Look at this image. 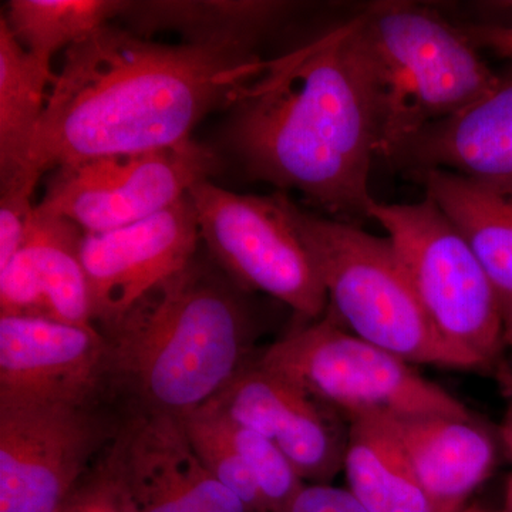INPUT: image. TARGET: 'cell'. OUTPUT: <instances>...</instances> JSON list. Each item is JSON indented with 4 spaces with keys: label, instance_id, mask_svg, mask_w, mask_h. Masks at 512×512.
I'll use <instances>...</instances> for the list:
<instances>
[{
    "label": "cell",
    "instance_id": "obj_21",
    "mask_svg": "<svg viewBox=\"0 0 512 512\" xmlns=\"http://www.w3.org/2000/svg\"><path fill=\"white\" fill-rule=\"evenodd\" d=\"M56 74L28 52L0 18V190L37 185L28 178L30 150Z\"/></svg>",
    "mask_w": 512,
    "mask_h": 512
},
{
    "label": "cell",
    "instance_id": "obj_32",
    "mask_svg": "<svg viewBox=\"0 0 512 512\" xmlns=\"http://www.w3.org/2000/svg\"><path fill=\"white\" fill-rule=\"evenodd\" d=\"M458 512H498L491 508L483 507V505H467L466 508Z\"/></svg>",
    "mask_w": 512,
    "mask_h": 512
},
{
    "label": "cell",
    "instance_id": "obj_15",
    "mask_svg": "<svg viewBox=\"0 0 512 512\" xmlns=\"http://www.w3.org/2000/svg\"><path fill=\"white\" fill-rule=\"evenodd\" d=\"M83 237L76 222L36 205L22 247L0 272V316L94 326Z\"/></svg>",
    "mask_w": 512,
    "mask_h": 512
},
{
    "label": "cell",
    "instance_id": "obj_17",
    "mask_svg": "<svg viewBox=\"0 0 512 512\" xmlns=\"http://www.w3.org/2000/svg\"><path fill=\"white\" fill-rule=\"evenodd\" d=\"M433 503L441 512L467 507L497 464V444L473 416L387 417Z\"/></svg>",
    "mask_w": 512,
    "mask_h": 512
},
{
    "label": "cell",
    "instance_id": "obj_13",
    "mask_svg": "<svg viewBox=\"0 0 512 512\" xmlns=\"http://www.w3.org/2000/svg\"><path fill=\"white\" fill-rule=\"evenodd\" d=\"M208 404L274 441L306 484H330L343 470L348 426L342 430V417L256 362Z\"/></svg>",
    "mask_w": 512,
    "mask_h": 512
},
{
    "label": "cell",
    "instance_id": "obj_5",
    "mask_svg": "<svg viewBox=\"0 0 512 512\" xmlns=\"http://www.w3.org/2000/svg\"><path fill=\"white\" fill-rule=\"evenodd\" d=\"M284 204L343 328L412 365L467 370L431 326L389 238L311 214L285 192Z\"/></svg>",
    "mask_w": 512,
    "mask_h": 512
},
{
    "label": "cell",
    "instance_id": "obj_22",
    "mask_svg": "<svg viewBox=\"0 0 512 512\" xmlns=\"http://www.w3.org/2000/svg\"><path fill=\"white\" fill-rule=\"evenodd\" d=\"M123 0H12L6 6L10 32L20 45L52 63L62 49L79 45L110 20L121 18Z\"/></svg>",
    "mask_w": 512,
    "mask_h": 512
},
{
    "label": "cell",
    "instance_id": "obj_19",
    "mask_svg": "<svg viewBox=\"0 0 512 512\" xmlns=\"http://www.w3.org/2000/svg\"><path fill=\"white\" fill-rule=\"evenodd\" d=\"M343 473L348 490L370 512H441L421 487L412 463L386 416L346 420Z\"/></svg>",
    "mask_w": 512,
    "mask_h": 512
},
{
    "label": "cell",
    "instance_id": "obj_7",
    "mask_svg": "<svg viewBox=\"0 0 512 512\" xmlns=\"http://www.w3.org/2000/svg\"><path fill=\"white\" fill-rule=\"evenodd\" d=\"M256 363L345 420L360 414L470 416L460 400L412 363L353 335L330 313L276 340Z\"/></svg>",
    "mask_w": 512,
    "mask_h": 512
},
{
    "label": "cell",
    "instance_id": "obj_4",
    "mask_svg": "<svg viewBox=\"0 0 512 512\" xmlns=\"http://www.w3.org/2000/svg\"><path fill=\"white\" fill-rule=\"evenodd\" d=\"M357 18L375 77L377 157L393 160L424 130L473 106L500 82L464 29L433 10L383 3Z\"/></svg>",
    "mask_w": 512,
    "mask_h": 512
},
{
    "label": "cell",
    "instance_id": "obj_2",
    "mask_svg": "<svg viewBox=\"0 0 512 512\" xmlns=\"http://www.w3.org/2000/svg\"><path fill=\"white\" fill-rule=\"evenodd\" d=\"M231 109L229 137L252 177L367 217L379 106L359 18L269 63Z\"/></svg>",
    "mask_w": 512,
    "mask_h": 512
},
{
    "label": "cell",
    "instance_id": "obj_12",
    "mask_svg": "<svg viewBox=\"0 0 512 512\" xmlns=\"http://www.w3.org/2000/svg\"><path fill=\"white\" fill-rule=\"evenodd\" d=\"M109 382V349L94 326L0 316V403L92 406Z\"/></svg>",
    "mask_w": 512,
    "mask_h": 512
},
{
    "label": "cell",
    "instance_id": "obj_3",
    "mask_svg": "<svg viewBox=\"0 0 512 512\" xmlns=\"http://www.w3.org/2000/svg\"><path fill=\"white\" fill-rule=\"evenodd\" d=\"M235 286L195 256L101 332L109 379L141 413L187 419L251 365V323Z\"/></svg>",
    "mask_w": 512,
    "mask_h": 512
},
{
    "label": "cell",
    "instance_id": "obj_18",
    "mask_svg": "<svg viewBox=\"0 0 512 512\" xmlns=\"http://www.w3.org/2000/svg\"><path fill=\"white\" fill-rule=\"evenodd\" d=\"M427 198L436 202L464 235L500 296L512 303V191L446 170L416 173Z\"/></svg>",
    "mask_w": 512,
    "mask_h": 512
},
{
    "label": "cell",
    "instance_id": "obj_16",
    "mask_svg": "<svg viewBox=\"0 0 512 512\" xmlns=\"http://www.w3.org/2000/svg\"><path fill=\"white\" fill-rule=\"evenodd\" d=\"M392 161L512 191V72L483 99L410 141Z\"/></svg>",
    "mask_w": 512,
    "mask_h": 512
},
{
    "label": "cell",
    "instance_id": "obj_11",
    "mask_svg": "<svg viewBox=\"0 0 512 512\" xmlns=\"http://www.w3.org/2000/svg\"><path fill=\"white\" fill-rule=\"evenodd\" d=\"M188 194L164 211L127 227L86 234L82 261L94 326L103 332L154 286L190 264L200 245Z\"/></svg>",
    "mask_w": 512,
    "mask_h": 512
},
{
    "label": "cell",
    "instance_id": "obj_1",
    "mask_svg": "<svg viewBox=\"0 0 512 512\" xmlns=\"http://www.w3.org/2000/svg\"><path fill=\"white\" fill-rule=\"evenodd\" d=\"M269 63L248 47L165 45L104 26L64 53L28 178L39 183L63 165L187 143L201 120L234 106Z\"/></svg>",
    "mask_w": 512,
    "mask_h": 512
},
{
    "label": "cell",
    "instance_id": "obj_30",
    "mask_svg": "<svg viewBox=\"0 0 512 512\" xmlns=\"http://www.w3.org/2000/svg\"><path fill=\"white\" fill-rule=\"evenodd\" d=\"M504 318V345L505 348H512V303L503 305Z\"/></svg>",
    "mask_w": 512,
    "mask_h": 512
},
{
    "label": "cell",
    "instance_id": "obj_28",
    "mask_svg": "<svg viewBox=\"0 0 512 512\" xmlns=\"http://www.w3.org/2000/svg\"><path fill=\"white\" fill-rule=\"evenodd\" d=\"M477 47H487L498 55L512 60V25L470 26L464 29Z\"/></svg>",
    "mask_w": 512,
    "mask_h": 512
},
{
    "label": "cell",
    "instance_id": "obj_6",
    "mask_svg": "<svg viewBox=\"0 0 512 512\" xmlns=\"http://www.w3.org/2000/svg\"><path fill=\"white\" fill-rule=\"evenodd\" d=\"M387 232L421 308L467 370H493L504 345L500 296L464 235L426 200L375 201L367 212Z\"/></svg>",
    "mask_w": 512,
    "mask_h": 512
},
{
    "label": "cell",
    "instance_id": "obj_8",
    "mask_svg": "<svg viewBox=\"0 0 512 512\" xmlns=\"http://www.w3.org/2000/svg\"><path fill=\"white\" fill-rule=\"evenodd\" d=\"M188 197L201 241L238 288L264 292L305 319L318 320L325 313L328 296L286 212L284 192L244 195L208 180L195 184Z\"/></svg>",
    "mask_w": 512,
    "mask_h": 512
},
{
    "label": "cell",
    "instance_id": "obj_33",
    "mask_svg": "<svg viewBox=\"0 0 512 512\" xmlns=\"http://www.w3.org/2000/svg\"><path fill=\"white\" fill-rule=\"evenodd\" d=\"M503 6L505 9L510 10L512 15V2L503 3ZM510 25H512V22L510 23Z\"/></svg>",
    "mask_w": 512,
    "mask_h": 512
},
{
    "label": "cell",
    "instance_id": "obj_14",
    "mask_svg": "<svg viewBox=\"0 0 512 512\" xmlns=\"http://www.w3.org/2000/svg\"><path fill=\"white\" fill-rule=\"evenodd\" d=\"M107 461L130 512H254L202 466L177 417L141 413Z\"/></svg>",
    "mask_w": 512,
    "mask_h": 512
},
{
    "label": "cell",
    "instance_id": "obj_31",
    "mask_svg": "<svg viewBox=\"0 0 512 512\" xmlns=\"http://www.w3.org/2000/svg\"><path fill=\"white\" fill-rule=\"evenodd\" d=\"M498 512H512V476L508 478L507 484H505L503 507Z\"/></svg>",
    "mask_w": 512,
    "mask_h": 512
},
{
    "label": "cell",
    "instance_id": "obj_20",
    "mask_svg": "<svg viewBox=\"0 0 512 512\" xmlns=\"http://www.w3.org/2000/svg\"><path fill=\"white\" fill-rule=\"evenodd\" d=\"M289 10V3L266 0H150L127 2L121 19L138 36L167 30L188 43L255 49Z\"/></svg>",
    "mask_w": 512,
    "mask_h": 512
},
{
    "label": "cell",
    "instance_id": "obj_23",
    "mask_svg": "<svg viewBox=\"0 0 512 512\" xmlns=\"http://www.w3.org/2000/svg\"><path fill=\"white\" fill-rule=\"evenodd\" d=\"M183 423L188 440L208 473L252 511L269 512L251 470L229 440L217 413L204 406Z\"/></svg>",
    "mask_w": 512,
    "mask_h": 512
},
{
    "label": "cell",
    "instance_id": "obj_24",
    "mask_svg": "<svg viewBox=\"0 0 512 512\" xmlns=\"http://www.w3.org/2000/svg\"><path fill=\"white\" fill-rule=\"evenodd\" d=\"M222 427L251 470L269 512H282L306 483L274 441L217 412Z\"/></svg>",
    "mask_w": 512,
    "mask_h": 512
},
{
    "label": "cell",
    "instance_id": "obj_26",
    "mask_svg": "<svg viewBox=\"0 0 512 512\" xmlns=\"http://www.w3.org/2000/svg\"><path fill=\"white\" fill-rule=\"evenodd\" d=\"M59 512H130L109 461L93 473L84 474Z\"/></svg>",
    "mask_w": 512,
    "mask_h": 512
},
{
    "label": "cell",
    "instance_id": "obj_10",
    "mask_svg": "<svg viewBox=\"0 0 512 512\" xmlns=\"http://www.w3.org/2000/svg\"><path fill=\"white\" fill-rule=\"evenodd\" d=\"M104 437L92 406L0 403V512H59Z\"/></svg>",
    "mask_w": 512,
    "mask_h": 512
},
{
    "label": "cell",
    "instance_id": "obj_25",
    "mask_svg": "<svg viewBox=\"0 0 512 512\" xmlns=\"http://www.w3.org/2000/svg\"><path fill=\"white\" fill-rule=\"evenodd\" d=\"M36 185H12L0 190V272L8 268L22 247L30 218Z\"/></svg>",
    "mask_w": 512,
    "mask_h": 512
},
{
    "label": "cell",
    "instance_id": "obj_29",
    "mask_svg": "<svg viewBox=\"0 0 512 512\" xmlns=\"http://www.w3.org/2000/svg\"><path fill=\"white\" fill-rule=\"evenodd\" d=\"M493 370L505 399V413L500 426V439L512 460V359L501 357Z\"/></svg>",
    "mask_w": 512,
    "mask_h": 512
},
{
    "label": "cell",
    "instance_id": "obj_27",
    "mask_svg": "<svg viewBox=\"0 0 512 512\" xmlns=\"http://www.w3.org/2000/svg\"><path fill=\"white\" fill-rule=\"evenodd\" d=\"M282 512H370L355 495L332 484H306Z\"/></svg>",
    "mask_w": 512,
    "mask_h": 512
},
{
    "label": "cell",
    "instance_id": "obj_9",
    "mask_svg": "<svg viewBox=\"0 0 512 512\" xmlns=\"http://www.w3.org/2000/svg\"><path fill=\"white\" fill-rule=\"evenodd\" d=\"M218 165L214 151L194 140L63 165L53 170L37 208L69 218L86 234L109 232L171 207Z\"/></svg>",
    "mask_w": 512,
    "mask_h": 512
}]
</instances>
